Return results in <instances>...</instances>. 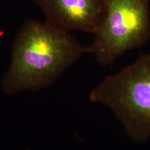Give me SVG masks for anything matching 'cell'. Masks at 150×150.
I'll return each instance as SVG.
<instances>
[{"label":"cell","mask_w":150,"mask_h":150,"mask_svg":"<svg viewBox=\"0 0 150 150\" xmlns=\"http://www.w3.org/2000/svg\"><path fill=\"white\" fill-rule=\"evenodd\" d=\"M86 54L88 46L70 32L45 22L27 20L15 38L10 65L1 81L2 91L11 95L48 87Z\"/></svg>","instance_id":"1"},{"label":"cell","mask_w":150,"mask_h":150,"mask_svg":"<svg viewBox=\"0 0 150 150\" xmlns=\"http://www.w3.org/2000/svg\"><path fill=\"white\" fill-rule=\"evenodd\" d=\"M92 102L109 108L129 138H150V53L141 54L119 72L108 75L89 94Z\"/></svg>","instance_id":"2"},{"label":"cell","mask_w":150,"mask_h":150,"mask_svg":"<svg viewBox=\"0 0 150 150\" xmlns=\"http://www.w3.org/2000/svg\"><path fill=\"white\" fill-rule=\"evenodd\" d=\"M46 23L63 31H97L106 12L105 0H33Z\"/></svg>","instance_id":"4"},{"label":"cell","mask_w":150,"mask_h":150,"mask_svg":"<svg viewBox=\"0 0 150 150\" xmlns=\"http://www.w3.org/2000/svg\"><path fill=\"white\" fill-rule=\"evenodd\" d=\"M106 12L88 52L101 66L111 65L150 39V0H105Z\"/></svg>","instance_id":"3"}]
</instances>
